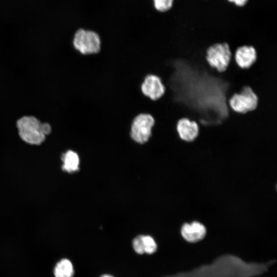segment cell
<instances>
[{"mask_svg": "<svg viewBox=\"0 0 277 277\" xmlns=\"http://www.w3.org/2000/svg\"><path fill=\"white\" fill-rule=\"evenodd\" d=\"M132 246L134 250L137 253L139 254L145 253L142 243L141 235L137 236L133 239Z\"/></svg>", "mask_w": 277, "mask_h": 277, "instance_id": "cell-14", "label": "cell"}, {"mask_svg": "<svg viewBox=\"0 0 277 277\" xmlns=\"http://www.w3.org/2000/svg\"><path fill=\"white\" fill-rule=\"evenodd\" d=\"M234 60L240 68L248 69L256 61L255 49L252 46H241L236 49L234 54Z\"/></svg>", "mask_w": 277, "mask_h": 277, "instance_id": "cell-9", "label": "cell"}, {"mask_svg": "<svg viewBox=\"0 0 277 277\" xmlns=\"http://www.w3.org/2000/svg\"><path fill=\"white\" fill-rule=\"evenodd\" d=\"M15 127L21 139L33 145L43 143L52 131L49 123L42 122L33 115H24L19 117L16 121Z\"/></svg>", "mask_w": 277, "mask_h": 277, "instance_id": "cell-1", "label": "cell"}, {"mask_svg": "<svg viewBox=\"0 0 277 277\" xmlns=\"http://www.w3.org/2000/svg\"><path fill=\"white\" fill-rule=\"evenodd\" d=\"M230 2L233 3L235 5L239 7L244 6L248 0H227Z\"/></svg>", "mask_w": 277, "mask_h": 277, "instance_id": "cell-15", "label": "cell"}, {"mask_svg": "<svg viewBox=\"0 0 277 277\" xmlns=\"http://www.w3.org/2000/svg\"><path fill=\"white\" fill-rule=\"evenodd\" d=\"M155 124L153 117L148 113H140L133 119L130 128V135L132 140L140 144L147 142L151 136Z\"/></svg>", "mask_w": 277, "mask_h": 277, "instance_id": "cell-3", "label": "cell"}, {"mask_svg": "<svg viewBox=\"0 0 277 277\" xmlns=\"http://www.w3.org/2000/svg\"><path fill=\"white\" fill-rule=\"evenodd\" d=\"M72 45L74 49L82 55L94 54L101 50V40L95 31L81 28L74 33Z\"/></svg>", "mask_w": 277, "mask_h": 277, "instance_id": "cell-2", "label": "cell"}, {"mask_svg": "<svg viewBox=\"0 0 277 277\" xmlns=\"http://www.w3.org/2000/svg\"><path fill=\"white\" fill-rule=\"evenodd\" d=\"M55 277H72L74 268L72 262L68 259H62L55 265L53 269Z\"/></svg>", "mask_w": 277, "mask_h": 277, "instance_id": "cell-11", "label": "cell"}, {"mask_svg": "<svg viewBox=\"0 0 277 277\" xmlns=\"http://www.w3.org/2000/svg\"><path fill=\"white\" fill-rule=\"evenodd\" d=\"M232 56L227 43H217L208 48L206 60L211 67L222 72L227 69Z\"/></svg>", "mask_w": 277, "mask_h": 277, "instance_id": "cell-4", "label": "cell"}, {"mask_svg": "<svg viewBox=\"0 0 277 277\" xmlns=\"http://www.w3.org/2000/svg\"><path fill=\"white\" fill-rule=\"evenodd\" d=\"M142 243L145 253L151 254L157 250V245L154 240L150 235H141Z\"/></svg>", "mask_w": 277, "mask_h": 277, "instance_id": "cell-12", "label": "cell"}, {"mask_svg": "<svg viewBox=\"0 0 277 277\" xmlns=\"http://www.w3.org/2000/svg\"><path fill=\"white\" fill-rule=\"evenodd\" d=\"M258 101V97L251 88L245 86L240 93L234 94L230 97L229 105L234 112L244 114L254 110Z\"/></svg>", "mask_w": 277, "mask_h": 277, "instance_id": "cell-5", "label": "cell"}, {"mask_svg": "<svg viewBox=\"0 0 277 277\" xmlns=\"http://www.w3.org/2000/svg\"><path fill=\"white\" fill-rule=\"evenodd\" d=\"M61 158L63 163L62 169L64 171L71 173L78 169L80 160L76 152L68 150L62 155Z\"/></svg>", "mask_w": 277, "mask_h": 277, "instance_id": "cell-10", "label": "cell"}, {"mask_svg": "<svg viewBox=\"0 0 277 277\" xmlns=\"http://www.w3.org/2000/svg\"><path fill=\"white\" fill-rule=\"evenodd\" d=\"M206 232L205 226L197 221L185 223L181 229L183 238L190 243H195L202 240L205 236Z\"/></svg>", "mask_w": 277, "mask_h": 277, "instance_id": "cell-8", "label": "cell"}, {"mask_svg": "<svg viewBox=\"0 0 277 277\" xmlns=\"http://www.w3.org/2000/svg\"><path fill=\"white\" fill-rule=\"evenodd\" d=\"M165 90L161 78L154 74L147 75L141 85L142 94L152 101L160 99L164 94Z\"/></svg>", "mask_w": 277, "mask_h": 277, "instance_id": "cell-6", "label": "cell"}, {"mask_svg": "<svg viewBox=\"0 0 277 277\" xmlns=\"http://www.w3.org/2000/svg\"><path fill=\"white\" fill-rule=\"evenodd\" d=\"M100 277H113V276L110 274H103L101 275Z\"/></svg>", "mask_w": 277, "mask_h": 277, "instance_id": "cell-16", "label": "cell"}, {"mask_svg": "<svg viewBox=\"0 0 277 277\" xmlns=\"http://www.w3.org/2000/svg\"><path fill=\"white\" fill-rule=\"evenodd\" d=\"M176 131L179 138L183 142L192 143L199 138V125L187 118H182L177 121Z\"/></svg>", "mask_w": 277, "mask_h": 277, "instance_id": "cell-7", "label": "cell"}, {"mask_svg": "<svg viewBox=\"0 0 277 277\" xmlns=\"http://www.w3.org/2000/svg\"><path fill=\"white\" fill-rule=\"evenodd\" d=\"M173 0H153L155 9L161 12L169 10L173 4Z\"/></svg>", "mask_w": 277, "mask_h": 277, "instance_id": "cell-13", "label": "cell"}]
</instances>
